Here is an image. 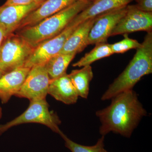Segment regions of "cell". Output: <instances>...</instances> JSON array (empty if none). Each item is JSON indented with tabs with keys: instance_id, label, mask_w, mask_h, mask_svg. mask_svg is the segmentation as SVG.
I'll list each match as a JSON object with an SVG mask.
<instances>
[{
	"instance_id": "obj_20",
	"label": "cell",
	"mask_w": 152,
	"mask_h": 152,
	"mask_svg": "<svg viewBox=\"0 0 152 152\" xmlns=\"http://www.w3.org/2000/svg\"><path fill=\"white\" fill-rule=\"evenodd\" d=\"M124 39L121 41L113 44H110L111 48L113 54L124 53L131 49L138 48L141 45V43L134 39L128 37V34L123 35Z\"/></svg>"
},
{
	"instance_id": "obj_9",
	"label": "cell",
	"mask_w": 152,
	"mask_h": 152,
	"mask_svg": "<svg viewBox=\"0 0 152 152\" xmlns=\"http://www.w3.org/2000/svg\"><path fill=\"white\" fill-rule=\"evenodd\" d=\"M127 6L96 17L89 34L88 45L107 42L113 30L126 12Z\"/></svg>"
},
{
	"instance_id": "obj_17",
	"label": "cell",
	"mask_w": 152,
	"mask_h": 152,
	"mask_svg": "<svg viewBox=\"0 0 152 152\" xmlns=\"http://www.w3.org/2000/svg\"><path fill=\"white\" fill-rule=\"evenodd\" d=\"M76 55L59 53L51 57L45 64L50 80L66 73L68 66Z\"/></svg>"
},
{
	"instance_id": "obj_28",
	"label": "cell",
	"mask_w": 152,
	"mask_h": 152,
	"mask_svg": "<svg viewBox=\"0 0 152 152\" xmlns=\"http://www.w3.org/2000/svg\"><path fill=\"white\" fill-rule=\"evenodd\" d=\"M88 1H91L92 2H93L94 1H96V0H88Z\"/></svg>"
},
{
	"instance_id": "obj_16",
	"label": "cell",
	"mask_w": 152,
	"mask_h": 152,
	"mask_svg": "<svg viewBox=\"0 0 152 152\" xmlns=\"http://www.w3.org/2000/svg\"><path fill=\"white\" fill-rule=\"evenodd\" d=\"M68 75L78 96L87 99L89 93L90 83L94 77L91 66H86L80 69L73 70Z\"/></svg>"
},
{
	"instance_id": "obj_5",
	"label": "cell",
	"mask_w": 152,
	"mask_h": 152,
	"mask_svg": "<svg viewBox=\"0 0 152 152\" xmlns=\"http://www.w3.org/2000/svg\"><path fill=\"white\" fill-rule=\"evenodd\" d=\"M30 102L28 108L21 115L5 124L0 125V135L12 127L28 123L41 124L60 135L62 134L59 127L61 121L56 114L50 111L46 99Z\"/></svg>"
},
{
	"instance_id": "obj_4",
	"label": "cell",
	"mask_w": 152,
	"mask_h": 152,
	"mask_svg": "<svg viewBox=\"0 0 152 152\" xmlns=\"http://www.w3.org/2000/svg\"><path fill=\"white\" fill-rule=\"evenodd\" d=\"M35 49L15 33L6 37L0 48V69L4 75L24 67Z\"/></svg>"
},
{
	"instance_id": "obj_15",
	"label": "cell",
	"mask_w": 152,
	"mask_h": 152,
	"mask_svg": "<svg viewBox=\"0 0 152 152\" xmlns=\"http://www.w3.org/2000/svg\"><path fill=\"white\" fill-rule=\"evenodd\" d=\"M134 0H96L82 11L72 21L79 25L82 22L102 14L129 5Z\"/></svg>"
},
{
	"instance_id": "obj_18",
	"label": "cell",
	"mask_w": 152,
	"mask_h": 152,
	"mask_svg": "<svg viewBox=\"0 0 152 152\" xmlns=\"http://www.w3.org/2000/svg\"><path fill=\"white\" fill-rule=\"evenodd\" d=\"M113 54L110 44L107 43V42L96 44L93 50L86 54L77 62L73 64L72 66L82 67L86 66L91 65V64L96 61L110 56Z\"/></svg>"
},
{
	"instance_id": "obj_2",
	"label": "cell",
	"mask_w": 152,
	"mask_h": 152,
	"mask_svg": "<svg viewBox=\"0 0 152 152\" xmlns=\"http://www.w3.org/2000/svg\"><path fill=\"white\" fill-rule=\"evenodd\" d=\"M126 67L109 86L102 96V101L125 91L132 90L143 77L152 72V31L147 32L143 42Z\"/></svg>"
},
{
	"instance_id": "obj_19",
	"label": "cell",
	"mask_w": 152,
	"mask_h": 152,
	"mask_svg": "<svg viewBox=\"0 0 152 152\" xmlns=\"http://www.w3.org/2000/svg\"><path fill=\"white\" fill-rule=\"evenodd\" d=\"M60 136L65 141V146L72 152H101L104 148V136H102L99 139L94 145L91 146L83 145L77 143L69 139L63 133Z\"/></svg>"
},
{
	"instance_id": "obj_10",
	"label": "cell",
	"mask_w": 152,
	"mask_h": 152,
	"mask_svg": "<svg viewBox=\"0 0 152 152\" xmlns=\"http://www.w3.org/2000/svg\"><path fill=\"white\" fill-rule=\"evenodd\" d=\"M77 1L45 0L37 8L31 12L22 20L17 27L15 32L24 28L34 26L45 19L58 12Z\"/></svg>"
},
{
	"instance_id": "obj_11",
	"label": "cell",
	"mask_w": 152,
	"mask_h": 152,
	"mask_svg": "<svg viewBox=\"0 0 152 152\" xmlns=\"http://www.w3.org/2000/svg\"><path fill=\"white\" fill-rule=\"evenodd\" d=\"M42 4L33 2L26 5H5L4 4L1 6L0 23L5 26L7 37L15 32L17 27L22 20L31 12L37 8Z\"/></svg>"
},
{
	"instance_id": "obj_8",
	"label": "cell",
	"mask_w": 152,
	"mask_h": 152,
	"mask_svg": "<svg viewBox=\"0 0 152 152\" xmlns=\"http://www.w3.org/2000/svg\"><path fill=\"white\" fill-rule=\"evenodd\" d=\"M145 31H152V12L140 10L135 5L127 6L124 16L113 30L110 37Z\"/></svg>"
},
{
	"instance_id": "obj_24",
	"label": "cell",
	"mask_w": 152,
	"mask_h": 152,
	"mask_svg": "<svg viewBox=\"0 0 152 152\" xmlns=\"http://www.w3.org/2000/svg\"><path fill=\"white\" fill-rule=\"evenodd\" d=\"M34 2L38 3V4H42L45 1V0H33Z\"/></svg>"
},
{
	"instance_id": "obj_6",
	"label": "cell",
	"mask_w": 152,
	"mask_h": 152,
	"mask_svg": "<svg viewBox=\"0 0 152 152\" xmlns=\"http://www.w3.org/2000/svg\"><path fill=\"white\" fill-rule=\"evenodd\" d=\"M50 80L45 64L34 66L30 69L20 89L15 96L30 101L45 99Z\"/></svg>"
},
{
	"instance_id": "obj_7",
	"label": "cell",
	"mask_w": 152,
	"mask_h": 152,
	"mask_svg": "<svg viewBox=\"0 0 152 152\" xmlns=\"http://www.w3.org/2000/svg\"><path fill=\"white\" fill-rule=\"evenodd\" d=\"M78 25L75 24L71 21L61 32L36 47L24 67L31 69L34 66L44 64L51 57L59 53Z\"/></svg>"
},
{
	"instance_id": "obj_1",
	"label": "cell",
	"mask_w": 152,
	"mask_h": 152,
	"mask_svg": "<svg viewBox=\"0 0 152 152\" xmlns=\"http://www.w3.org/2000/svg\"><path fill=\"white\" fill-rule=\"evenodd\" d=\"M110 105L96 112L101 124L99 133L104 136L109 133L130 137L148 113L134 90L125 91L111 99Z\"/></svg>"
},
{
	"instance_id": "obj_23",
	"label": "cell",
	"mask_w": 152,
	"mask_h": 152,
	"mask_svg": "<svg viewBox=\"0 0 152 152\" xmlns=\"http://www.w3.org/2000/svg\"><path fill=\"white\" fill-rule=\"evenodd\" d=\"M6 37L7 31L5 26L3 24L0 23V48Z\"/></svg>"
},
{
	"instance_id": "obj_3",
	"label": "cell",
	"mask_w": 152,
	"mask_h": 152,
	"mask_svg": "<svg viewBox=\"0 0 152 152\" xmlns=\"http://www.w3.org/2000/svg\"><path fill=\"white\" fill-rule=\"evenodd\" d=\"M92 2L78 0L66 8L34 26L15 32L36 48L45 41L57 36L82 11Z\"/></svg>"
},
{
	"instance_id": "obj_27",
	"label": "cell",
	"mask_w": 152,
	"mask_h": 152,
	"mask_svg": "<svg viewBox=\"0 0 152 152\" xmlns=\"http://www.w3.org/2000/svg\"><path fill=\"white\" fill-rule=\"evenodd\" d=\"M101 152H108L107 151H106V150H105L104 149V148L102 149V151H101Z\"/></svg>"
},
{
	"instance_id": "obj_14",
	"label": "cell",
	"mask_w": 152,
	"mask_h": 152,
	"mask_svg": "<svg viewBox=\"0 0 152 152\" xmlns=\"http://www.w3.org/2000/svg\"><path fill=\"white\" fill-rule=\"evenodd\" d=\"M96 18L88 19L80 24L66 41L59 53L76 55L83 51L88 45L89 34Z\"/></svg>"
},
{
	"instance_id": "obj_22",
	"label": "cell",
	"mask_w": 152,
	"mask_h": 152,
	"mask_svg": "<svg viewBox=\"0 0 152 152\" xmlns=\"http://www.w3.org/2000/svg\"><path fill=\"white\" fill-rule=\"evenodd\" d=\"M34 2L33 0H7L5 5H26Z\"/></svg>"
},
{
	"instance_id": "obj_25",
	"label": "cell",
	"mask_w": 152,
	"mask_h": 152,
	"mask_svg": "<svg viewBox=\"0 0 152 152\" xmlns=\"http://www.w3.org/2000/svg\"><path fill=\"white\" fill-rule=\"evenodd\" d=\"M4 75V74L2 72V71H1V70L0 69V78L1 77H2Z\"/></svg>"
},
{
	"instance_id": "obj_13",
	"label": "cell",
	"mask_w": 152,
	"mask_h": 152,
	"mask_svg": "<svg viewBox=\"0 0 152 152\" xmlns=\"http://www.w3.org/2000/svg\"><path fill=\"white\" fill-rule=\"evenodd\" d=\"M48 94L67 105L75 104L79 97L67 73L50 80Z\"/></svg>"
},
{
	"instance_id": "obj_21",
	"label": "cell",
	"mask_w": 152,
	"mask_h": 152,
	"mask_svg": "<svg viewBox=\"0 0 152 152\" xmlns=\"http://www.w3.org/2000/svg\"><path fill=\"white\" fill-rule=\"evenodd\" d=\"M137 3L136 7L140 10L152 12V0H134Z\"/></svg>"
},
{
	"instance_id": "obj_26",
	"label": "cell",
	"mask_w": 152,
	"mask_h": 152,
	"mask_svg": "<svg viewBox=\"0 0 152 152\" xmlns=\"http://www.w3.org/2000/svg\"><path fill=\"white\" fill-rule=\"evenodd\" d=\"M2 116V111H1V108L0 107V118H1V117Z\"/></svg>"
},
{
	"instance_id": "obj_12",
	"label": "cell",
	"mask_w": 152,
	"mask_h": 152,
	"mask_svg": "<svg viewBox=\"0 0 152 152\" xmlns=\"http://www.w3.org/2000/svg\"><path fill=\"white\" fill-rule=\"evenodd\" d=\"M30 69L18 68L0 78V100L2 104L7 103L20 91Z\"/></svg>"
}]
</instances>
